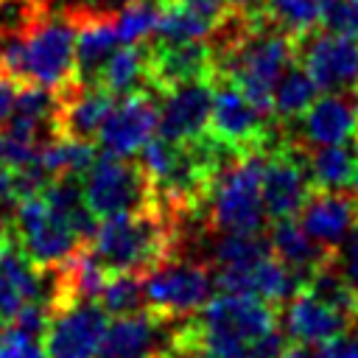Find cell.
Here are the masks:
<instances>
[{
  "instance_id": "cell-1",
  "label": "cell",
  "mask_w": 358,
  "mask_h": 358,
  "mask_svg": "<svg viewBox=\"0 0 358 358\" xmlns=\"http://www.w3.org/2000/svg\"><path fill=\"white\" fill-rule=\"evenodd\" d=\"M182 227L185 221L151 204L145 210L103 218L90 241V249L109 271L148 274L179 255Z\"/></svg>"
},
{
  "instance_id": "cell-2",
  "label": "cell",
  "mask_w": 358,
  "mask_h": 358,
  "mask_svg": "<svg viewBox=\"0 0 358 358\" xmlns=\"http://www.w3.org/2000/svg\"><path fill=\"white\" fill-rule=\"evenodd\" d=\"M0 73L17 84L48 87L56 95L84 84L76 67V25L70 14H50L31 34L0 39Z\"/></svg>"
},
{
  "instance_id": "cell-3",
  "label": "cell",
  "mask_w": 358,
  "mask_h": 358,
  "mask_svg": "<svg viewBox=\"0 0 358 358\" xmlns=\"http://www.w3.org/2000/svg\"><path fill=\"white\" fill-rule=\"evenodd\" d=\"M263 157L266 151H249L229 157L213 179L204 201V227L221 232H263L268 213L263 204Z\"/></svg>"
},
{
  "instance_id": "cell-4",
  "label": "cell",
  "mask_w": 358,
  "mask_h": 358,
  "mask_svg": "<svg viewBox=\"0 0 358 358\" xmlns=\"http://www.w3.org/2000/svg\"><path fill=\"white\" fill-rule=\"evenodd\" d=\"M81 187L87 207L98 221L154 204V185L143 162L134 157H115L98 151L95 162L81 176Z\"/></svg>"
},
{
  "instance_id": "cell-5",
  "label": "cell",
  "mask_w": 358,
  "mask_h": 358,
  "mask_svg": "<svg viewBox=\"0 0 358 358\" xmlns=\"http://www.w3.org/2000/svg\"><path fill=\"white\" fill-rule=\"evenodd\" d=\"M218 145L229 154L266 151L282 137V123L263 115L229 78L215 76V95L210 112V131Z\"/></svg>"
},
{
  "instance_id": "cell-6",
  "label": "cell",
  "mask_w": 358,
  "mask_h": 358,
  "mask_svg": "<svg viewBox=\"0 0 358 358\" xmlns=\"http://www.w3.org/2000/svg\"><path fill=\"white\" fill-rule=\"evenodd\" d=\"M215 291V274L210 263L171 257L154 271L143 274L145 308L162 319H187L199 313Z\"/></svg>"
},
{
  "instance_id": "cell-7",
  "label": "cell",
  "mask_w": 358,
  "mask_h": 358,
  "mask_svg": "<svg viewBox=\"0 0 358 358\" xmlns=\"http://www.w3.org/2000/svg\"><path fill=\"white\" fill-rule=\"evenodd\" d=\"M316 190L308 151L280 137L274 145L266 148L263 157V204L271 221L277 218H296L310 193Z\"/></svg>"
},
{
  "instance_id": "cell-8",
  "label": "cell",
  "mask_w": 358,
  "mask_h": 358,
  "mask_svg": "<svg viewBox=\"0 0 358 358\" xmlns=\"http://www.w3.org/2000/svg\"><path fill=\"white\" fill-rule=\"evenodd\" d=\"M11 227L17 232L20 246L39 268H53L64 263L70 255H76L81 246H90L70 229L64 218H59L48 207L42 193H34L17 201Z\"/></svg>"
},
{
  "instance_id": "cell-9",
  "label": "cell",
  "mask_w": 358,
  "mask_h": 358,
  "mask_svg": "<svg viewBox=\"0 0 358 358\" xmlns=\"http://www.w3.org/2000/svg\"><path fill=\"white\" fill-rule=\"evenodd\" d=\"M106 327L109 313L95 299L59 305L45 327V358H98Z\"/></svg>"
},
{
  "instance_id": "cell-10",
  "label": "cell",
  "mask_w": 358,
  "mask_h": 358,
  "mask_svg": "<svg viewBox=\"0 0 358 358\" xmlns=\"http://www.w3.org/2000/svg\"><path fill=\"white\" fill-rule=\"evenodd\" d=\"M296 59L322 92L358 90V36L316 28L296 39Z\"/></svg>"
},
{
  "instance_id": "cell-11",
  "label": "cell",
  "mask_w": 358,
  "mask_h": 358,
  "mask_svg": "<svg viewBox=\"0 0 358 358\" xmlns=\"http://www.w3.org/2000/svg\"><path fill=\"white\" fill-rule=\"evenodd\" d=\"M358 134V90L355 92H324L296 120L282 123V137L299 148L336 145Z\"/></svg>"
},
{
  "instance_id": "cell-12",
  "label": "cell",
  "mask_w": 358,
  "mask_h": 358,
  "mask_svg": "<svg viewBox=\"0 0 358 358\" xmlns=\"http://www.w3.org/2000/svg\"><path fill=\"white\" fill-rule=\"evenodd\" d=\"M159 98L151 90H140L115 101L98 131V148L115 157H140L151 143L159 123Z\"/></svg>"
},
{
  "instance_id": "cell-13",
  "label": "cell",
  "mask_w": 358,
  "mask_h": 358,
  "mask_svg": "<svg viewBox=\"0 0 358 358\" xmlns=\"http://www.w3.org/2000/svg\"><path fill=\"white\" fill-rule=\"evenodd\" d=\"M215 78L185 81L159 95V123L157 131L173 143H193L207 137L213 112Z\"/></svg>"
},
{
  "instance_id": "cell-14",
  "label": "cell",
  "mask_w": 358,
  "mask_h": 358,
  "mask_svg": "<svg viewBox=\"0 0 358 358\" xmlns=\"http://www.w3.org/2000/svg\"><path fill=\"white\" fill-rule=\"evenodd\" d=\"M50 296V271L39 268L17 241L14 227H0V319H11L22 305Z\"/></svg>"
},
{
  "instance_id": "cell-15",
  "label": "cell",
  "mask_w": 358,
  "mask_h": 358,
  "mask_svg": "<svg viewBox=\"0 0 358 358\" xmlns=\"http://www.w3.org/2000/svg\"><path fill=\"white\" fill-rule=\"evenodd\" d=\"M76 25V67L84 84H95L98 70L117 48V8L81 3L64 8Z\"/></svg>"
},
{
  "instance_id": "cell-16",
  "label": "cell",
  "mask_w": 358,
  "mask_h": 358,
  "mask_svg": "<svg viewBox=\"0 0 358 358\" xmlns=\"http://www.w3.org/2000/svg\"><path fill=\"white\" fill-rule=\"evenodd\" d=\"M151 92L159 98L162 92L196 81V78H215V50L210 39L193 42H157L151 39Z\"/></svg>"
},
{
  "instance_id": "cell-17",
  "label": "cell",
  "mask_w": 358,
  "mask_h": 358,
  "mask_svg": "<svg viewBox=\"0 0 358 358\" xmlns=\"http://www.w3.org/2000/svg\"><path fill=\"white\" fill-rule=\"evenodd\" d=\"M296 218L313 241L336 249L358 227V193L341 187H316Z\"/></svg>"
},
{
  "instance_id": "cell-18",
  "label": "cell",
  "mask_w": 358,
  "mask_h": 358,
  "mask_svg": "<svg viewBox=\"0 0 358 358\" xmlns=\"http://www.w3.org/2000/svg\"><path fill=\"white\" fill-rule=\"evenodd\" d=\"M280 324H282L288 341L313 347V344H324L336 336H344L355 324V319H350L347 313L310 296L308 291H296L280 308Z\"/></svg>"
},
{
  "instance_id": "cell-19",
  "label": "cell",
  "mask_w": 358,
  "mask_h": 358,
  "mask_svg": "<svg viewBox=\"0 0 358 358\" xmlns=\"http://www.w3.org/2000/svg\"><path fill=\"white\" fill-rule=\"evenodd\" d=\"M165 324L168 319L151 313L148 308L129 316H115V322L106 327L98 358H157L165 350L159 347Z\"/></svg>"
},
{
  "instance_id": "cell-20",
  "label": "cell",
  "mask_w": 358,
  "mask_h": 358,
  "mask_svg": "<svg viewBox=\"0 0 358 358\" xmlns=\"http://www.w3.org/2000/svg\"><path fill=\"white\" fill-rule=\"evenodd\" d=\"M148 62H151V45L148 42L115 48L112 56L98 70L95 84L103 87L106 92H112L115 98H123V95H131L140 90H151Z\"/></svg>"
},
{
  "instance_id": "cell-21",
  "label": "cell",
  "mask_w": 358,
  "mask_h": 358,
  "mask_svg": "<svg viewBox=\"0 0 358 358\" xmlns=\"http://www.w3.org/2000/svg\"><path fill=\"white\" fill-rule=\"evenodd\" d=\"M268 243H271V252L288 268H294L302 277V282L333 252L330 246H322L319 241H313L305 232V227L299 224V218H277V221H271V227H268Z\"/></svg>"
},
{
  "instance_id": "cell-22",
  "label": "cell",
  "mask_w": 358,
  "mask_h": 358,
  "mask_svg": "<svg viewBox=\"0 0 358 358\" xmlns=\"http://www.w3.org/2000/svg\"><path fill=\"white\" fill-rule=\"evenodd\" d=\"M98 148L92 140L81 137H67V134H53L39 145L36 165L48 179L56 176H84V171L95 162Z\"/></svg>"
},
{
  "instance_id": "cell-23",
  "label": "cell",
  "mask_w": 358,
  "mask_h": 358,
  "mask_svg": "<svg viewBox=\"0 0 358 358\" xmlns=\"http://www.w3.org/2000/svg\"><path fill=\"white\" fill-rule=\"evenodd\" d=\"M271 255L268 235L263 232H221L213 246V271H252Z\"/></svg>"
},
{
  "instance_id": "cell-24",
  "label": "cell",
  "mask_w": 358,
  "mask_h": 358,
  "mask_svg": "<svg viewBox=\"0 0 358 358\" xmlns=\"http://www.w3.org/2000/svg\"><path fill=\"white\" fill-rule=\"evenodd\" d=\"M319 98V87L310 78V73L302 67L299 59H294L285 73L280 76L274 95H271V106H274V117L280 123H291L296 120L313 101Z\"/></svg>"
},
{
  "instance_id": "cell-25",
  "label": "cell",
  "mask_w": 358,
  "mask_h": 358,
  "mask_svg": "<svg viewBox=\"0 0 358 358\" xmlns=\"http://www.w3.org/2000/svg\"><path fill=\"white\" fill-rule=\"evenodd\" d=\"M299 291H308L310 296L327 302L330 308H336V310H341V313H347L350 319L358 322V294L350 288V282L344 280V274L333 263V252H330V257L324 263H319L305 277V282H302Z\"/></svg>"
},
{
  "instance_id": "cell-26",
  "label": "cell",
  "mask_w": 358,
  "mask_h": 358,
  "mask_svg": "<svg viewBox=\"0 0 358 358\" xmlns=\"http://www.w3.org/2000/svg\"><path fill=\"white\" fill-rule=\"evenodd\" d=\"M218 31V25L196 11H190L187 6L171 3V0H159V20L154 28V39L157 42H193V39H213V34Z\"/></svg>"
},
{
  "instance_id": "cell-27",
  "label": "cell",
  "mask_w": 358,
  "mask_h": 358,
  "mask_svg": "<svg viewBox=\"0 0 358 358\" xmlns=\"http://www.w3.org/2000/svg\"><path fill=\"white\" fill-rule=\"evenodd\" d=\"M263 17L294 39H302L322 25V0H268Z\"/></svg>"
},
{
  "instance_id": "cell-28",
  "label": "cell",
  "mask_w": 358,
  "mask_h": 358,
  "mask_svg": "<svg viewBox=\"0 0 358 358\" xmlns=\"http://www.w3.org/2000/svg\"><path fill=\"white\" fill-rule=\"evenodd\" d=\"M101 308L109 316H129L145 308V294H143V274L131 271H109L103 291L98 294Z\"/></svg>"
},
{
  "instance_id": "cell-29",
  "label": "cell",
  "mask_w": 358,
  "mask_h": 358,
  "mask_svg": "<svg viewBox=\"0 0 358 358\" xmlns=\"http://www.w3.org/2000/svg\"><path fill=\"white\" fill-rule=\"evenodd\" d=\"M50 17V0H0V39L31 34Z\"/></svg>"
},
{
  "instance_id": "cell-30",
  "label": "cell",
  "mask_w": 358,
  "mask_h": 358,
  "mask_svg": "<svg viewBox=\"0 0 358 358\" xmlns=\"http://www.w3.org/2000/svg\"><path fill=\"white\" fill-rule=\"evenodd\" d=\"M159 20V0H126L117 8V36L123 45L148 42Z\"/></svg>"
},
{
  "instance_id": "cell-31",
  "label": "cell",
  "mask_w": 358,
  "mask_h": 358,
  "mask_svg": "<svg viewBox=\"0 0 358 358\" xmlns=\"http://www.w3.org/2000/svg\"><path fill=\"white\" fill-rule=\"evenodd\" d=\"M45 336L31 333L14 322L6 324L0 336V358H45Z\"/></svg>"
},
{
  "instance_id": "cell-32",
  "label": "cell",
  "mask_w": 358,
  "mask_h": 358,
  "mask_svg": "<svg viewBox=\"0 0 358 358\" xmlns=\"http://www.w3.org/2000/svg\"><path fill=\"white\" fill-rule=\"evenodd\" d=\"M333 263L350 282V288L358 294V227L333 249Z\"/></svg>"
},
{
  "instance_id": "cell-33",
  "label": "cell",
  "mask_w": 358,
  "mask_h": 358,
  "mask_svg": "<svg viewBox=\"0 0 358 358\" xmlns=\"http://www.w3.org/2000/svg\"><path fill=\"white\" fill-rule=\"evenodd\" d=\"M171 3L187 6L190 11H196V14L207 17V20H213L215 25L227 22V20H229V14H232V8H229V0H171Z\"/></svg>"
},
{
  "instance_id": "cell-34",
  "label": "cell",
  "mask_w": 358,
  "mask_h": 358,
  "mask_svg": "<svg viewBox=\"0 0 358 358\" xmlns=\"http://www.w3.org/2000/svg\"><path fill=\"white\" fill-rule=\"evenodd\" d=\"M316 358H358V336H336L319 344Z\"/></svg>"
},
{
  "instance_id": "cell-35",
  "label": "cell",
  "mask_w": 358,
  "mask_h": 358,
  "mask_svg": "<svg viewBox=\"0 0 358 358\" xmlns=\"http://www.w3.org/2000/svg\"><path fill=\"white\" fill-rule=\"evenodd\" d=\"M22 84H17L14 78H8L6 73H0V129L6 126V120L14 115V103H17V92Z\"/></svg>"
},
{
  "instance_id": "cell-36",
  "label": "cell",
  "mask_w": 358,
  "mask_h": 358,
  "mask_svg": "<svg viewBox=\"0 0 358 358\" xmlns=\"http://www.w3.org/2000/svg\"><path fill=\"white\" fill-rule=\"evenodd\" d=\"M266 6H268V0H229L232 14H238L243 20H260L266 14Z\"/></svg>"
},
{
  "instance_id": "cell-37",
  "label": "cell",
  "mask_w": 358,
  "mask_h": 358,
  "mask_svg": "<svg viewBox=\"0 0 358 358\" xmlns=\"http://www.w3.org/2000/svg\"><path fill=\"white\" fill-rule=\"evenodd\" d=\"M277 358H316V352L310 350V344H296L294 341V344H285Z\"/></svg>"
},
{
  "instance_id": "cell-38",
  "label": "cell",
  "mask_w": 358,
  "mask_h": 358,
  "mask_svg": "<svg viewBox=\"0 0 358 358\" xmlns=\"http://www.w3.org/2000/svg\"><path fill=\"white\" fill-rule=\"evenodd\" d=\"M3 330H6V319H0V336H3Z\"/></svg>"
},
{
  "instance_id": "cell-39",
  "label": "cell",
  "mask_w": 358,
  "mask_h": 358,
  "mask_svg": "<svg viewBox=\"0 0 358 358\" xmlns=\"http://www.w3.org/2000/svg\"><path fill=\"white\" fill-rule=\"evenodd\" d=\"M157 358H168V355H165V350H162V352H159V355H157Z\"/></svg>"
}]
</instances>
